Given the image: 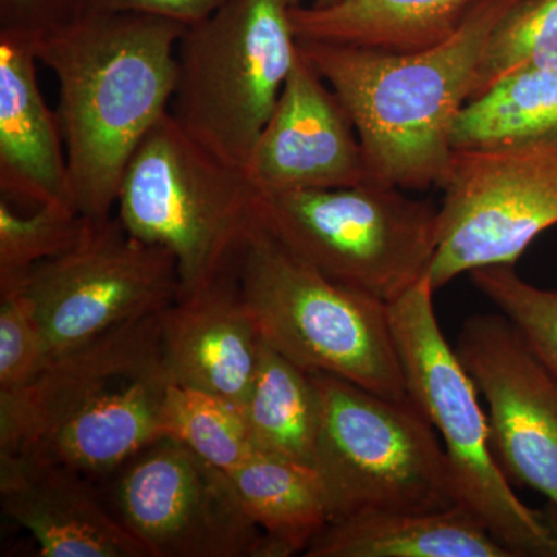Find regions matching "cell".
<instances>
[{"instance_id":"1","label":"cell","mask_w":557,"mask_h":557,"mask_svg":"<svg viewBox=\"0 0 557 557\" xmlns=\"http://www.w3.org/2000/svg\"><path fill=\"white\" fill-rule=\"evenodd\" d=\"M178 22L134 11L89 10L33 35L60 84L70 199L84 218H110L124 171L168 112L177 81Z\"/></svg>"},{"instance_id":"2","label":"cell","mask_w":557,"mask_h":557,"mask_svg":"<svg viewBox=\"0 0 557 557\" xmlns=\"http://www.w3.org/2000/svg\"><path fill=\"white\" fill-rule=\"evenodd\" d=\"M519 2L475 0L456 32L421 50L298 39L304 57L346 108L370 182L405 190L440 188L487 40Z\"/></svg>"},{"instance_id":"3","label":"cell","mask_w":557,"mask_h":557,"mask_svg":"<svg viewBox=\"0 0 557 557\" xmlns=\"http://www.w3.org/2000/svg\"><path fill=\"white\" fill-rule=\"evenodd\" d=\"M163 311L54 357L25 386L0 391V453L64 465L98 482L163 437L174 383Z\"/></svg>"},{"instance_id":"4","label":"cell","mask_w":557,"mask_h":557,"mask_svg":"<svg viewBox=\"0 0 557 557\" xmlns=\"http://www.w3.org/2000/svg\"><path fill=\"white\" fill-rule=\"evenodd\" d=\"M231 271L260 338L307 372L408 397L388 304L330 281L256 226Z\"/></svg>"},{"instance_id":"5","label":"cell","mask_w":557,"mask_h":557,"mask_svg":"<svg viewBox=\"0 0 557 557\" xmlns=\"http://www.w3.org/2000/svg\"><path fill=\"white\" fill-rule=\"evenodd\" d=\"M260 194L244 168L209 152L168 112L124 171L116 218L132 236L170 249L185 298L233 267L259 225Z\"/></svg>"},{"instance_id":"6","label":"cell","mask_w":557,"mask_h":557,"mask_svg":"<svg viewBox=\"0 0 557 557\" xmlns=\"http://www.w3.org/2000/svg\"><path fill=\"white\" fill-rule=\"evenodd\" d=\"M428 277L388 304L408 397L442 437L458 507L512 556L557 557V531L528 508L498 467L479 391L440 327Z\"/></svg>"},{"instance_id":"7","label":"cell","mask_w":557,"mask_h":557,"mask_svg":"<svg viewBox=\"0 0 557 557\" xmlns=\"http://www.w3.org/2000/svg\"><path fill=\"white\" fill-rule=\"evenodd\" d=\"M289 10L287 0H228L178 42L172 119L245 171L298 60Z\"/></svg>"},{"instance_id":"8","label":"cell","mask_w":557,"mask_h":557,"mask_svg":"<svg viewBox=\"0 0 557 557\" xmlns=\"http://www.w3.org/2000/svg\"><path fill=\"white\" fill-rule=\"evenodd\" d=\"M311 375L321 395L313 469L330 523L456 507L445 449L412 399L384 397L329 373Z\"/></svg>"},{"instance_id":"9","label":"cell","mask_w":557,"mask_h":557,"mask_svg":"<svg viewBox=\"0 0 557 557\" xmlns=\"http://www.w3.org/2000/svg\"><path fill=\"white\" fill-rule=\"evenodd\" d=\"M259 222L330 281L386 304L428 277L437 248L438 208L376 182L262 193Z\"/></svg>"},{"instance_id":"10","label":"cell","mask_w":557,"mask_h":557,"mask_svg":"<svg viewBox=\"0 0 557 557\" xmlns=\"http://www.w3.org/2000/svg\"><path fill=\"white\" fill-rule=\"evenodd\" d=\"M440 188L437 248L428 278L515 265L539 234L557 225V135L454 148Z\"/></svg>"},{"instance_id":"11","label":"cell","mask_w":557,"mask_h":557,"mask_svg":"<svg viewBox=\"0 0 557 557\" xmlns=\"http://www.w3.org/2000/svg\"><path fill=\"white\" fill-rule=\"evenodd\" d=\"M7 289L24 293L54 358L166 310L180 276L170 249L132 236L110 215L91 220L75 248Z\"/></svg>"},{"instance_id":"12","label":"cell","mask_w":557,"mask_h":557,"mask_svg":"<svg viewBox=\"0 0 557 557\" xmlns=\"http://www.w3.org/2000/svg\"><path fill=\"white\" fill-rule=\"evenodd\" d=\"M110 511L148 557H260L263 534L228 472L157 438L109 475Z\"/></svg>"},{"instance_id":"13","label":"cell","mask_w":557,"mask_h":557,"mask_svg":"<svg viewBox=\"0 0 557 557\" xmlns=\"http://www.w3.org/2000/svg\"><path fill=\"white\" fill-rule=\"evenodd\" d=\"M456 351L485 398L498 467L557 509L556 376L502 313L468 318Z\"/></svg>"},{"instance_id":"14","label":"cell","mask_w":557,"mask_h":557,"mask_svg":"<svg viewBox=\"0 0 557 557\" xmlns=\"http://www.w3.org/2000/svg\"><path fill=\"white\" fill-rule=\"evenodd\" d=\"M247 172L262 193L370 182L364 150L346 108L300 50Z\"/></svg>"},{"instance_id":"15","label":"cell","mask_w":557,"mask_h":557,"mask_svg":"<svg viewBox=\"0 0 557 557\" xmlns=\"http://www.w3.org/2000/svg\"><path fill=\"white\" fill-rule=\"evenodd\" d=\"M3 515L44 557H148L95 480L64 465L0 453Z\"/></svg>"},{"instance_id":"16","label":"cell","mask_w":557,"mask_h":557,"mask_svg":"<svg viewBox=\"0 0 557 557\" xmlns=\"http://www.w3.org/2000/svg\"><path fill=\"white\" fill-rule=\"evenodd\" d=\"M260 344L231 269L163 311L164 357L172 381L218 395L242 412Z\"/></svg>"},{"instance_id":"17","label":"cell","mask_w":557,"mask_h":557,"mask_svg":"<svg viewBox=\"0 0 557 557\" xmlns=\"http://www.w3.org/2000/svg\"><path fill=\"white\" fill-rule=\"evenodd\" d=\"M38 64L30 33L0 28V189L35 208H75L60 121L40 94Z\"/></svg>"},{"instance_id":"18","label":"cell","mask_w":557,"mask_h":557,"mask_svg":"<svg viewBox=\"0 0 557 557\" xmlns=\"http://www.w3.org/2000/svg\"><path fill=\"white\" fill-rule=\"evenodd\" d=\"M307 557H515L467 509L399 511L329 523Z\"/></svg>"},{"instance_id":"19","label":"cell","mask_w":557,"mask_h":557,"mask_svg":"<svg viewBox=\"0 0 557 557\" xmlns=\"http://www.w3.org/2000/svg\"><path fill=\"white\" fill-rule=\"evenodd\" d=\"M475 0H336L289 10L300 40L387 51L434 46L458 25Z\"/></svg>"},{"instance_id":"20","label":"cell","mask_w":557,"mask_h":557,"mask_svg":"<svg viewBox=\"0 0 557 557\" xmlns=\"http://www.w3.org/2000/svg\"><path fill=\"white\" fill-rule=\"evenodd\" d=\"M230 478L249 518L262 531L260 557L306 553L329 527L327 500L313 468L256 453L230 472Z\"/></svg>"},{"instance_id":"21","label":"cell","mask_w":557,"mask_h":557,"mask_svg":"<svg viewBox=\"0 0 557 557\" xmlns=\"http://www.w3.org/2000/svg\"><path fill=\"white\" fill-rule=\"evenodd\" d=\"M244 417L258 453L313 468L321 426L317 381L263 341Z\"/></svg>"},{"instance_id":"22","label":"cell","mask_w":557,"mask_h":557,"mask_svg":"<svg viewBox=\"0 0 557 557\" xmlns=\"http://www.w3.org/2000/svg\"><path fill=\"white\" fill-rule=\"evenodd\" d=\"M549 135H557V69L523 70L465 106L454 129V148Z\"/></svg>"},{"instance_id":"23","label":"cell","mask_w":557,"mask_h":557,"mask_svg":"<svg viewBox=\"0 0 557 557\" xmlns=\"http://www.w3.org/2000/svg\"><path fill=\"white\" fill-rule=\"evenodd\" d=\"M161 434L228 474L258 453L242 409L218 395L175 383L164 401Z\"/></svg>"},{"instance_id":"24","label":"cell","mask_w":557,"mask_h":557,"mask_svg":"<svg viewBox=\"0 0 557 557\" xmlns=\"http://www.w3.org/2000/svg\"><path fill=\"white\" fill-rule=\"evenodd\" d=\"M91 219L64 205H44L17 214L0 200V289L20 284L40 263L60 258L86 236Z\"/></svg>"},{"instance_id":"25","label":"cell","mask_w":557,"mask_h":557,"mask_svg":"<svg viewBox=\"0 0 557 557\" xmlns=\"http://www.w3.org/2000/svg\"><path fill=\"white\" fill-rule=\"evenodd\" d=\"M557 69V0H520L487 40L471 100L515 73Z\"/></svg>"},{"instance_id":"26","label":"cell","mask_w":557,"mask_h":557,"mask_svg":"<svg viewBox=\"0 0 557 557\" xmlns=\"http://www.w3.org/2000/svg\"><path fill=\"white\" fill-rule=\"evenodd\" d=\"M472 284L515 325L539 361L557 379V289L528 284L515 265L472 271Z\"/></svg>"},{"instance_id":"27","label":"cell","mask_w":557,"mask_h":557,"mask_svg":"<svg viewBox=\"0 0 557 557\" xmlns=\"http://www.w3.org/2000/svg\"><path fill=\"white\" fill-rule=\"evenodd\" d=\"M51 359L49 344L24 293L0 292V391L30 383Z\"/></svg>"},{"instance_id":"28","label":"cell","mask_w":557,"mask_h":557,"mask_svg":"<svg viewBox=\"0 0 557 557\" xmlns=\"http://www.w3.org/2000/svg\"><path fill=\"white\" fill-rule=\"evenodd\" d=\"M90 0H0V28L40 35L79 20Z\"/></svg>"},{"instance_id":"29","label":"cell","mask_w":557,"mask_h":557,"mask_svg":"<svg viewBox=\"0 0 557 557\" xmlns=\"http://www.w3.org/2000/svg\"><path fill=\"white\" fill-rule=\"evenodd\" d=\"M226 2L228 0H90V10L134 11L190 27L207 20Z\"/></svg>"},{"instance_id":"30","label":"cell","mask_w":557,"mask_h":557,"mask_svg":"<svg viewBox=\"0 0 557 557\" xmlns=\"http://www.w3.org/2000/svg\"><path fill=\"white\" fill-rule=\"evenodd\" d=\"M287 2L292 9H295V7H325L336 0H287Z\"/></svg>"},{"instance_id":"31","label":"cell","mask_w":557,"mask_h":557,"mask_svg":"<svg viewBox=\"0 0 557 557\" xmlns=\"http://www.w3.org/2000/svg\"><path fill=\"white\" fill-rule=\"evenodd\" d=\"M556 531H557V528H556Z\"/></svg>"}]
</instances>
